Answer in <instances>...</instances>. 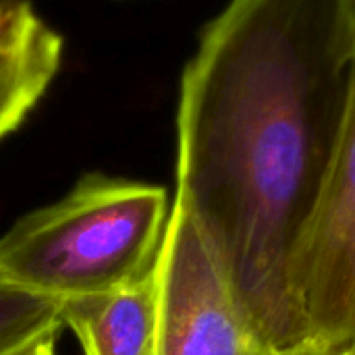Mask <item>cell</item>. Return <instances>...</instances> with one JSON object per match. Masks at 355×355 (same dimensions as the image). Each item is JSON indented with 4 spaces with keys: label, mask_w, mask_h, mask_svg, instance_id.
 Returning <instances> with one entry per match:
<instances>
[{
    "label": "cell",
    "mask_w": 355,
    "mask_h": 355,
    "mask_svg": "<svg viewBox=\"0 0 355 355\" xmlns=\"http://www.w3.org/2000/svg\"><path fill=\"white\" fill-rule=\"evenodd\" d=\"M341 2H343L345 19H347V25H349V31H352L355 42V0H341Z\"/></svg>",
    "instance_id": "cell-10"
},
{
    "label": "cell",
    "mask_w": 355,
    "mask_h": 355,
    "mask_svg": "<svg viewBox=\"0 0 355 355\" xmlns=\"http://www.w3.org/2000/svg\"><path fill=\"white\" fill-rule=\"evenodd\" d=\"M62 35L29 0H0V141L37 106L62 62Z\"/></svg>",
    "instance_id": "cell-5"
},
{
    "label": "cell",
    "mask_w": 355,
    "mask_h": 355,
    "mask_svg": "<svg viewBox=\"0 0 355 355\" xmlns=\"http://www.w3.org/2000/svg\"><path fill=\"white\" fill-rule=\"evenodd\" d=\"M62 327V302L0 277V355H19L46 339H56Z\"/></svg>",
    "instance_id": "cell-7"
},
{
    "label": "cell",
    "mask_w": 355,
    "mask_h": 355,
    "mask_svg": "<svg viewBox=\"0 0 355 355\" xmlns=\"http://www.w3.org/2000/svg\"><path fill=\"white\" fill-rule=\"evenodd\" d=\"M156 275L87 297L62 302V324L83 355H154Z\"/></svg>",
    "instance_id": "cell-6"
},
{
    "label": "cell",
    "mask_w": 355,
    "mask_h": 355,
    "mask_svg": "<svg viewBox=\"0 0 355 355\" xmlns=\"http://www.w3.org/2000/svg\"><path fill=\"white\" fill-rule=\"evenodd\" d=\"M19 355H56V339H46Z\"/></svg>",
    "instance_id": "cell-9"
},
{
    "label": "cell",
    "mask_w": 355,
    "mask_h": 355,
    "mask_svg": "<svg viewBox=\"0 0 355 355\" xmlns=\"http://www.w3.org/2000/svg\"><path fill=\"white\" fill-rule=\"evenodd\" d=\"M168 214L162 185L87 173L0 237V277L58 302L131 285L154 270Z\"/></svg>",
    "instance_id": "cell-2"
},
{
    "label": "cell",
    "mask_w": 355,
    "mask_h": 355,
    "mask_svg": "<svg viewBox=\"0 0 355 355\" xmlns=\"http://www.w3.org/2000/svg\"><path fill=\"white\" fill-rule=\"evenodd\" d=\"M154 355H268L229 268L198 214L179 198L154 266Z\"/></svg>",
    "instance_id": "cell-3"
},
{
    "label": "cell",
    "mask_w": 355,
    "mask_h": 355,
    "mask_svg": "<svg viewBox=\"0 0 355 355\" xmlns=\"http://www.w3.org/2000/svg\"><path fill=\"white\" fill-rule=\"evenodd\" d=\"M289 297L304 343L355 354V52L335 154L289 266Z\"/></svg>",
    "instance_id": "cell-4"
},
{
    "label": "cell",
    "mask_w": 355,
    "mask_h": 355,
    "mask_svg": "<svg viewBox=\"0 0 355 355\" xmlns=\"http://www.w3.org/2000/svg\"><path fill=\"white\" fill-rule=\"evenodd\" d=\"M354 52L341 0H229L181 77L175 198L279 349L304 343L289 266L335 154Z\"/></svg>",
    "instance_id": "cell-1"
},
{
    "label": "cell",
    "mask_w": 355,
    "mask_h": 355,
    "mask_svg": "<svg viewBox=\"0 0 355 355\" xmlns=\"http://www.w3.org/2000/svg\"><path fill=\"white\" fill-rule=\"evenodd\" d=\"M268 355H355V354H327L310 343H300V345H293V347H285V349H279V347H272Z\"/></svg>",
    "instance_id": "cell-8"
}]
</instances>
